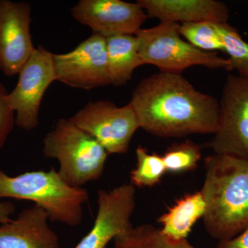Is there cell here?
<instances>
[{"instance_id":"1","label":"cell","mask_w":248,"mask_h":248,"mask_svg":"<svg viewBox=\"0 0 248 248\" xmlns=\"http://www.w3.org/2000/svg\"><path fill=\"white\" fill-rule=\"evenodd\" d=\"M129 104L140 128L156 136L215 134L218 128L219 102L196 89L182 74L159 72L144 78Z\"/></svg>"},{"instance_id":"2","label":"cell","mask_w":248,"mask_h":248,"mask_svg":"<svg viewBox=\"0 0 248 248\" xmlns=\"http://www.w3.org/2000/svg\"><path fill=\"white\" fill-rule=\"evenodd\" d=\"M204 163V226L219 241L233 239L248 228V160L215 154Z\"/></svg>"},{"instance_id":"3","label":"cell","mask_w":248,"mask_h":248,"mask_svg":"<svg viewBox=\"0 0 248 248\" xmlns=\"http://www.w3.org/2000/svg\"><path fill=\"white\" fill-rule=\"evenodd\" d=\"M0 198L31 201L46 212L49 221L77 226L82 221L89 194L83 187L67 184L53 169L30 171L16 177L0 170Z\"/></svg>"},{"instance_id":"4","label":"cell","mask_w":248,"mask_h":248,"mask_svg":"<svg viewBox=\"0 0 248 248\" xmlns=\"http://www.w3.org/2000/svg\"><path fill=\"white\" fill-rule=\"evenodd\" d=\"M43 154L58 160L59 175L73 187H82L102 177L108 155L91 135L63 118L44 138Z\"/></svg>"},{"instance_id":"5","label":"cell","mask_w":248,"mask_h":248,"mask_svg":"<svg viewBox=\"0 0 248 248\" xmlns=\"http://www.w3.org/2000/svg\"><path fill=\"white\" fill-rule=\"evenodd\" d=\"M179 25L160 22L156 27L140 29L135 34L139 54L145 64L156 66L163 73L175 74H182L192 66L232 71L228 59L218 56L215 52L203 51L183 40Z\"/></svg>"},{"instance_id":"6","label":"cell","mask_w":248,"mask_h":248,"mask_svg":"<svg viewBox=\"0 0 248 248\" xmlns=\"http://www.w3.org/2000/svg\"><path fill=\"white\" fill-rule=\"evenodd\" d=\"M219 110L218 128L206 147L215 154L248 160V79L228 77Z\"/></svg>"},{"instance_id":"7","label":"cell","mask_w":248,"mask_h":248,"mask_svg":"<svg viewBox=\"0 0 248 248\" xmlns=\"http://www.w3.org/2000/svg\"><path fill=\"white\" fill-rule=\"evenodd\" d=\"M99 142L110 154H125L135 132L140 128L130 104L119 107L110 101L89 102L69 118Z\"/></svg>"},{"instance_id":"8","label":"cell","mask_w":248,"mask_h":248,"mask_svg":"<svg viewBox=\"0 0 248 248\" xmlns=\"http://www.w3.org/2000/svg\"><path fill=\"white\" fill-rule=\"evenodd\" d=\"M19 79L9 93L10 105L16 112V124L26 131L39 125L41 103L46 91L58 81L54 64L53 53L40 46L18 73Z\"/></svg>"},{"instance_id":"9","label":"cell","mask_w":248,"mask_h":248,"mask_svg":"<svg viewBox=\"0 0 248 248\" xmlns=\"http://www.w3.org/2000/svg\"><path fill=\"white\" fill-rule=\"evenodd\" d=\"M58 81L76 89L91 90L111 84L106 38L93 33L68 53H53Z\"/></svg>"},{"instance_id":"10","label":"cell","mask_w":248,"mask_h":248,"mask_svg":"<svg viewBox=\"0 0 248 248\" xmlns=\"http://www.w3.org/2000/svg\"><path fill=\"white\" fill-rule=\"evenodd\" d=\"M97 204L92 229L75 248H107L111 241L133 229L130 218L135 208V187L131 184L99 190Z\"/></svg>"},{"instance_id":"11","label":"cell","mask_w":248,"mask_h":248,"mask_svg":"<svg viewBox=\"0 0 248 248\" xmlns=\"http://www.w3.org/2000/svg\"><path fill=\"white\" fill-rule=\"evenodd\" d=\"M71 11L76 21L105 38L135 35L148 18L138 2L122 0H80Z\"/></svg>"},{"instance_id":"12","label":"cell","mask_w":248,"mask_h":248,"mask_svg":"<svg viewBox=\"0 0 248 248\" xmlns=\"http://www.w3.org/2000/svg\"><path fill=\"white\" fill-rule=\"evenodd\" d=\"M31 13L29 3L0 0V69L6 76L18 74L35 49Z\"/></svg>"},{"instance_id":"13","label":"cell","mask_w":248,"mask_h":248,"mask_svg":"<svg viewBox=\"0 0 248 248\" xmlns=\"http://www.w3.org/2000/svg\"><path fill=\"white\" fill-rule=\"evenodd\" d=\"M48 214L34 204L15 220L0 225V248H60Z\"/></svg>"},{"instance_id":"14","label":"cell","mask_w":248,"mask_h":248,"mask_svg":"<svg viewBox=\"0 0 248 248\" xmlns=\"http://www.w3.org/2000/svg\"><path fill=\"white\" fill-rule=\"evenodd\" d=\"M148 17L161 22H209L228 23L230 11L227 5L216 0H138Z\"/></svg>"},{"instance_id":"15","label":"cell","mask_w":248,"mask_h":248,"mask_svg":"<svg viewBox=\"0 0 248 248\" xmlns=\"http://www.w3.org/2000/svg\"><path fill=\"white\" fill-rule=\"evenodd\" d=\"M205 208L201 191L184 196L159 217L161 232L174 241L186 240L197 220L203 218Z\"/></svg>"},{"instance_id":"16","label":"cell","mask_w":248,"mask_h":248,"mask_svg":"<svg viewBox=\"0 0 248 248\" xmlns=\"http://www.w3.org/2000/svg\"><path fill=\"white\" fill-rule=\"evenodd\" d=\"M108 66L111 84H126L134 71L145 63L138 52V41L134 35H120L106 38Z\"/></svg>"},{"instance_id":"17","label":"cell","mask_w":248,"mask_h":248,"mask_svg":"<svg viewBox=\"0 0 248 248\" xmlns=\"http://www.w3.org/2000/svg\"><path fill=\"white\" fill-rule=\"evenodd\" d=\"M107 248H196L187 240L174 241L166 237L161 230L151 224H142L121 237L113 240Z\"/></svg>"},{"instance_id":"18","label":"cell","mask_w":248,"mask_h":248,"mask_svg":"<svg viewBox=\"0 0 248 248\" xmlns=\"http://www.w3.org/2000/svg\"><path fill=\"white\" fill-rule=\"evenodd\" d=\"M137 165L130 172L132 185L139 187H152L158 184L166 172L163 156L149 153L146 148L136 150Z\"/></svg>"},{"instance_id":"19","label":"cell","mask_w":248,"mask_h":248,"mask_svg":"<svg viewBox=\"0 0 248 248\" xmlns=\"http://www.w3.org/2000/svg\"><path fill=\"white\" fill-rule=\"evenodd\" d=\"M215 26L224 45V51L229 56L232 71L236 70L239 76L248 79V43L228 23Z\"/></svg>"},{"instance_id":"20","label":"cell","mask_w":248,"mask_h":248,"mask_svg":"<svg viewBox=\"0 0 248 248\" xmlns=\"http://www.w3.org/2000/svg\"><path fill=\"white\" fill-rule=\"evenodd\" d=\"M179 32L187 42L203 51H224V45L214 23H183L179 25Z\"/></svg>"},{"instance_id":"21","label":"cell","mask_w":248,"mask_h":248,"mask_svg":"<svg viewBox=\"0 0 248 248\" xmlns=\"http://www.w3.org/2000/svg\"><path fill=\"white\" fill-rule=\"evenodd\" d=\"M201 157L200 147L190 140L170 147L163 156L166 172L174 173L195 170Z\"/></svg>"},{"instance_id":"22","label":"cell","mask_w":248,"mask_h":248,"mask_svg":"<svg viewBox=\"0 0 248 248\" xmlns=\"http://www.w3.org/2000/svg\"><path fill=\"white\" fill-rule=\"evenodd\" d=\"M9 94L4 85L0 83V149L4 146L16 124V113L10 105Z\"/></svg>"},{"instance_id":"23","label":"cell","mask_w":248,"mask_h":248,"mask_svg":"<svg viewBox=\"0 0 248 248\" xmlns=\"http://www.w3.org/2000/svg\"><path fill=\"white\" fill-rule=\"evenodd\" d=\"M217 248H248V228L233 239L219 241Z\"/></svg>"},{"instance_id":"24","label":"cell","mask_w":248,"mask_h":248,"mask_svg":"<svg viewBox=\"0 0 248 248\" xmlns=\"http://www.w3.org/2000/svg\"><path fill=\"white\" fill-rule=\"evenodd\" d=\"M16 206L9 202L0 203V224L11 221V216L15 213Z\"/></svg>"}]
</instances>
